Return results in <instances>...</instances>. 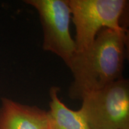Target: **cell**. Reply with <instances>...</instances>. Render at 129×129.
<instances>
[{
  "label": "cell",
  "instance_id": "obj_7",
  "mask_svg": "<svg viewBox=\"0 0 129 129\" xmlns=\"http://www.w3.org/2000/svg\"><path fill=\"white\" fill-rule=\"evenodd\" d=\"M128 129H129V128H128Z\"/></svg>",
  "mask_w": 129,
  "mask_h": 129
},
{
  "label": "cell",
  "instance_id": "obj_5",
  "mask_svg": "<svg viewBox=\"0 0 129 129\" xmlns=\"http://www.w3.org/2000/svg\"><path fill=\"white\" fill-rule=\"evenodd\" d=\"M0 129H51L48 112L9 98H1Z\"/></svg>",
  "mask_w": 129,
  "mask_h": 129
},
{
  "label": "cell",
  "instance_id": "obj_1",
  "mask_svg": "<svg viewBox=\"0 0 129 129\" xmlns=\"http://www.w3.org/2000/svg\"><path fill=\"white\" fill-rule=\"evenodd\" d=\"M127 43L125 28H104L89 47L75 53L68 67L73 75L70 98L82 101L88 93L122 78Z\"/></svg>",
  "mask_w": 129,
  "mask_h": 129
},
{
  "label": "cell",
  "instance_id": "obj_3",
  "mask_svg": "<svg viewBox=\"0 0 129 129\" xmlns=\"http://www.w3.org/2000/svg\"><path fill=\"white\" fill-rule=\"evenodd\" d=\"M76 29V52L84 50L104 28L120 30L126 0H69Z\"/></svg>",
  "mask_w": 129,
  "mask_h": 129
},
{
  "label": "cell",
  "instance_id": "obj_4",
  "mask_svg": "<svg viewBox=\"0 0 129 129\" xmlns=\"http://www.w3.org/2000/svg\"><path fill=\"white\" fill-rule=\"evenodd\" d=\"M39 14L43 30V48L59 56L69 67L76 53L70 34L72 12L69 0H26Z\"/></svg>",
  "mask_w": 129,
  "mask_h": 129
},
{
  "label": "cell",
  "instance_id": "obj_6",
  "mask_svg": "<svg viewBox=\"0 0 129 129\" xmlns=\"http://www.w3.org/2000/svg\"><path fill=\"white\" fill-rule=\"evenodd\" d=\"M60 88L50 89V111H47L51 129H91L83 111H73L64 105L58 96Z\"/></svg>",
  "mask_w": 129,
  "mask_h": 129
},
{
  "label": "cell",
  "instance_id": "obj_2",
  "mask_svg": "<svg viewBox=\"0 0 129 129\" xmlns=\"http://www.w3.org/2000/svg\"><path fill=\"white\" fill-rule=\"evenodd\" d=\"M81 110L91 129L129 128V82L123 78L82 99Z\"/></svg>",
  "mask_w": 129,
  "mask_h": 129
}]
</instances>
